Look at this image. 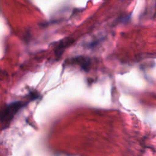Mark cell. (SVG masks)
I'll list each match as a JSON object with an SVG mask.
<instances>
[{
    "instance_id": "1",
    "label": "cell",
    "mask_w": 156,
    "mask_h": 156,
    "mask_svg": "<svg viewBox=\"0 0 156 156\" xmlns=\"http://www.w3.org/2000/svg\"><path fill=\"white\" fill-rule=\"evenodd\" d=\"M27 102L23 101H16L6 106L0 112V125L4 129L7 127L17 112Z\"/></svg>"
},
{
    "instance_id": "2",
    "label": "cell",
    "mask_w": 156,
    "mask_h": 156,
    "mask_svg": "<svg viewBox=\"0 0 156 156\" xmlns=\"http://www.w3.org/2000/svg\"><path fill=\"white\" fill-rule=\"evenodd\" d=\"M38 94L36 93H35L34 91L33 92H31L29 94V99H30L31 100H34V99H35L37 98H38Z\"/></svg>"
}]
</instances>
